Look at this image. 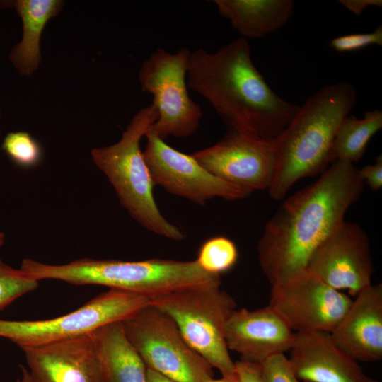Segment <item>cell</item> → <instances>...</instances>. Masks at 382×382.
Masks as SVG:
<instances>
[{
    "label": "cell",
    "mask_w": 382,
    "mask_h": 382,
    "mask_svg": "<svg viewBox=\"0 0 382 382\" xmlns=\"http://www.w3.org/2000/svg\"><path fill=\"white\" fill-rule=\"evenodd\" d=\"M364 184L354 163L336 160L318 180L281 204L265 224L257 247L271 287L306 269L313 252L345 220Z\"/></svg>",
    "instance_id": "obj_1"
},
{
    "label": "cell",
    "mask_w": 382,
    "mask_h": 382,
    "mask_svg": "<svg viewBox=\"0 0 382 382\" xmlns=\"http://www.w3.org/2000/svg\"><path fill=\"white\" fill-rule=\"evenodd\" d=\"M187 76V88L210 103L228 130L276 139L299 108L270 88L243 37L214 52H191Z\"/></svg>",
    "instance_id": "obj_2"
},
{
    "label": "cell",
    "mask_w": 382,
    "mask_h": 382,
    "mask_svg": "<svg viewBox=\"0 0 382 382\" xmlns=\"http://www.w3.org/2000/svg\"><path fill=\"white\" fill-rule=\"evenodd\" d=\"M357 100L354 86L339 81L319 89L299 106L276 138L277 166L270 197L282 199L299 180L324 172L333 162L332 144Z\"/></svg>",
    "instance_id": "obj_3"
},
{
    "label": "cell",
    "mask_w": 382,
    "mask_h": 382,
    "mask_svg": "<svg viewBox=\"0 0 382 382\" xmlns=\"http://www.w3.org/2000/svg\"><path fill=\"white\" fill-rule=\"evenodd\" d=\"M20 269L37 282L54 279L76 285H103L151 299L185 289L221 284L220 275L204 271L196 260L81 258L50 265L25 258Z\"/></svg>",
    "instance_id": "obj_4"
},
{
    "label": "cell",
    "mask_w": 382,
    "mask_h": 382,
    "mask_svg": "<svg viewBox=\"0 0 382 382\" xmlns=\"http://www.w3.org/2000/svg\"><path fill=\"white\" fill-rule=\"evenodd\" d=\"M153 103L140 109L131 119L116 143L93 148L94 165L107 177L122 206L139 224L161 236L182 241L185 233L161 213L154 197L153 183L140 141L157 120Z\"/></svg>",
    "instance_id": "obj_5"
},
{
    "label": "cell",
    "mask_w": 382,
    "mask_h": 382,
    "mask_svg": "<svg viewBox=\"0 0 382 382\" xmlns=\"http://www.w3.org/2000/svg\"><path fill=\"white\" fill-rule=\"evenodd\" d=\"M221 284L192 287L157 296L150 305L170 316L187 344L222 376L236 375L225 328L236 308Z\"/></svg>",
    "instance_id": "obj_6"
},
{
    "label": "cell",
    "mask_w": 382,
    "mask_h": 382,
    "mask_svg": "<svg viewBox=\"0 0 382 382\" xmlns=\"http://www.w3.org/2000/svg\"><path fill=\"white\" fill-rule=\"evenodd\" d=\"M150 302L151 298L146 296L109 289L76 310L57 318L40 320L0 319V337L21 348L69 340L123 321Z\"/></svg>",
    "instance_id": "obj_7"
},
{
    "label": "cell",
    "mask_w": 382,
    "mask_h": 382,
    "mask_svg": "<svg viewBox=\"0 0 382 382\" xmlns=\"http://www.w3.org/2000/svg\"><path fill=\"white\" fill-rule=\"evenodd\" d=\"M125 335L147 368L177 382H204L212 366L185 341L173 319L148 305L122 321Z\"/></svg>",
    "instance_id": "obj_8"
},
{
    "label": "cell",
    "mask_w": 382,
    "mask_h": 382,
    "mask_svg": "<svg viewBox=\"0 0 382 382\" xmlns=\"http://www.w3.org/2000/svg\"><path fill=\"white\" fill-rule=\"evenodd\" d=\"M190 53L187 47L175 53L158 48L139 71L141 88L153 96L152 103L158 112L149 131L163 140L169 136H190L199 125L202 109L189 96L186 82Z\"/></svg>",
    "instance_id": "obj_9"
},
{
    "label": "cell",
    "mask_w": 382,
    "mask_h": 382,
    "mask_svg": "<svg viewBox=\"0 0 382 382\" xmlns=\"http://www.w3.org/2000/svg\"><path fill=\"white\" fill-rule=\"evenodd\" d=\"M352 299L308 270L287 282L271 287L269 306L294 332H331Z\"/></svg>",
    "instance_id": "obj_10"
},
{
    "label": "cell",
    "mask_w": 382,
    "mask_h": 382,
    "mask_svg": "<svg viewBox=\"0 0 382 382\" xmlns=\"http://www.w3.org/2000/svg\"><path fill=\"white\" fill-rule=\"evenodd\" d=\"M212 175L251 192L270 187L276 170V139L228 130L215 144L192 154Z\"/></svg>",
    "instance_id": "obj_11"
},
{
    "label": "cell",
    "mask_w": 382,
    "mask_h": 382,
    "mask_svg": "<svg viewBox=\"0 0 382 382\" xmlns=\"http://www.w3.org/2000/svg\"><path fill=\"white\" fill-rule=\"evenodd\" d=\"M145 136L147 143L143 154L154 185L202 205L216 197L238 200L251 194L212 175L192 155L172 148L154 133L148 131Z\"/></svg>",
    "instance_id": "obj_12"
},
{
    "label": "cell",
    "mask_w": 382,
    "mask_h": 382,
    "mask_svg": "<svg viewBox=\"0 0 382 382\" xmlns=\"http://www.w3.org/2000/svg\"><path fill=\"white\" fill-rule=\"evenodd\" d=\"M306 270L332 288L356 296L371 284L368 235L358 224L345 219L313 252Z\"/></svg>",
    "instance_id": "obj_13"
},
{
    "label": "cell",
    "mask_w": 382,
    "mask_h": 382,
    "mask_svg": "<svg viewBox=\"0 0 382 382\" xmlns=\"http://www.w3.org/2000/svg\"><path fill=\"white\" fill-rule=\"evenodd\" d=\"M21 349L32 382H103L91 334Z\"/></svg>",
    "instance_id": "obj_14"
},
{
    "label": "cell",
    "mask_w": 382,
    "mask_h": 382,
    "mask_svg": "<svg viewBox=\"0 0 382 382\" xmlns=\"http://www.w3.org/2000/svg\"><path fill=\"white\" fill-rule=\"evenodd\" d=\"M289 352L301 382H378L336 345L330 332H295Z\"/></svg>",
    "instance_id": "obj_15"
},
{
    "label": "cell",
    "mask_w": 382,
    "mask_h": 382,
    "mask_svg": "<svg viewBox=\"0 0 382 382\" xmlns=\"http://www.w3.org/2000/svg\"><path fill=\"white\" fill-rule=\"evenodd\" d=\"M229 350L241 359L260 363L276 353L291 348L295 332L269 306L255 309H235L225 328Z\"/></svg>",
    "instance_id": "obj_16"
},
{
    "label": "cell",
    "mask_w": 382,
    "mask_h": 382,
    "mask_svg": "<svg viewBox=\"0 0 382 382\" xmlns=\"http://www.w3.org/2000/svg\"><path fill=\"white\" fill-rule=\"evenodd\" d=\"M330 335L336 345L356 361L381 360L382 284H371L358 293Z\"/></svg>",
    "instance_id": "obj_17"
},
{
    "label": "cell",
    "mask_w": 382,
    "mask_h": 382,
    "mask_svg": "<svg viewBox=\"0 0 382 382\" xmlns=\"http://www.w3.org/2000/svg\"><path fill=\"white\" fill-rule=\"evenodd\" d=\"M91 334L103 382H146L147 367L128 340L122 321Z\"/></svg>",
    "instance_id": "obj_18"
},
{
    "label": "cell",
    "mask_w": 382,
    "mask_h": 382,
    "mask_svg": "<svg viewBox=\"0 0 382 382\" xmlns=\"http://www.w3.org/2000/svg\"><path fill=\"white\" fill-rule=\"evenodd\" d=\"M219 15L243 38L263 37L284 27L291 18L292 0H214Z\"/></svg>",
    "instance_id": "obj_19"
},
{
    "label": "cell",
    "mask_w": 382,
    "mask_h": 382,
    "mask_svg": "<svg viewBox=\"0 0 382 382\" xmlns=\"http://www.w3.org/2000/svg\"><path fill=\"white\" fill-rule=\"evenodd\" d=\"M13 6L21 17L22 37L11 50L8 59L23 76H31L42 61L40 42L47 23L63 9L62 0H16Z\"/></svg>",
    "instance_id": "obj_20"
},
{
    "label": "cell",
    "mask_w": 382,
    "mask_h": 382,
    "mask_svg": "<svg viewBox=\"0 0 382 382\" xmlns=\"http://www.w3.org/2000/svg\"><path fill=\"white\" fill-rule=\"evenodd\" d=\"M382 128V111L372 110L362 119L347 116L340 123L332 144V158L354 163L364 156L371 137Z\"/></svg>",
    "instance_id": "obj_21"
},
{
    "label": "cell",
    "mask_w": 382,
    "mask_h": 382,
    "mask_svg": "<svg viewBox=\"0 0 382 382\" xmlns=\"http://www.w3.org/2000/svg\"><path fill=\"white\" fill-rule=\"evenodd\" d=\"M238 257L235 243L225 236H218L202 243L195 260L204 271L220 275L235 265Z\"/></svg>",
    "instance_id": "obj_22"
},
{
    "label": "cell",
    "mask_w": 382,
    "mask_h": 382,
    "mask_svg": "<svg viewBox=\"0 0 382 382\" xmlns=\"http://www.w3.org/2000/svg\"><path fill=\"white\" fill-rule=\"evenodd\" d=\"M1 147L15 164L25 168L36 166L42 157L40 143L27 132H9Z\"/></svg>",
    "instance_id": "obj_23"
},
{
    "label": "cell",
    "mask_w": 382,
    "mask_h": 382,
    "mask_svg": "<svg viewBox=\"0 0 382 382\" xmlns=\"http://www.w3.org/2000/svg\"><path fill=\"white\" fill-rule=\"evenodd\" d=\"M37 281L0 258V311L38 286Z\"/></svg>",
    "instance_id": "obj_24"
},
{
    "label": "cell",
    "mask_w": 382,
    "mask_h": 382,
    "mask_svg": "<svg viewBox=\"0 0 382 382\" xmlns=\"http://www.w3.org/2000/svg\"><path fill=\"white\" fill-rule=\"evenodd\" d=\"M262 382H301L284 353H276L260 363Z\"/></svg>",
    "instance_id": "obj_25"
},
{
    "label": "cell",
    "mask_w": 382,
    "mask_h": 382,
    "mask_svg": "<svg viewBox=\"0 0 382 382\" xmlns=\"http://www.w3.org/2000/svg\"><path fill=\"white\" fill-rule=\"evenodd\" d=\"M372 45H382L381 25L369 33L338 36L330 40L329 42V45L337 52H353Z\"/></svg>",
    "instance_id": "obj_26"
},
{
    "label": "cell",
    "mask_w": 382,
    "mask_h": 382,
    "mask_svg": "<svg viewBox=\"0 0 382 382\" xmlns=\"http://www.w3.org/2000/svg\"><path fill=\"white\" fill-rule=\"evenodd\" d=\"M359 175L362 181L374 190H378L382 186V156H378L374 164L366 165L359 169Z\"/></svg>",
    "instance_id": "obj_27"
},
{
    "label": "cell",
    "mask_w": 382,
    "mask_h": 382,
    "mask_svg": "<svg viewBox=\"0 0 382 382\" xmlns=\"http://www.w3.org/2000/svg\"><path fill=\"white\" fill-rule=\"evenodd\" d=\"M238 382H262L260 363L241 359L235 361Z\"/></svg>",
    "instance_id": "obj_28"
},
{
    "label": "cell",
    "mask_w": 382,
    "mask_h": 382,
    "mask_svg": "<svg viewBox=\"0 0 382 382\" xmlns=\"http://www.w3.org/2000/svg\"><path fill=\"white\" fill-rule=\"evenodd\" d=\"M339 3L356 16H360L369 7H381V0H340Z\"/></svg>",
    "instance_id": "obj_29"
},
{
    "label": "cell",
    "mask_w": 382,
    "mask_h": 382,
    "mask_svg": "<svg viewBox=\"0 0 382 382\" xmlns=\"http://www.w3.org/2000/svg\"><path fill=\"white\" fill-rule=\"evenodd\" d=\"M146 382H177V381L150 368H147Z\"/></svg>",
    "instance_id": "obj_30"
},
{
    "label": "cell",
    "mask_w": 382,
    "mask_h": 382,
    "mask_svg": "<svg viewBox=\"0 0 382 382\" xmlns=\"http://www.w3.org/2000/svg\"><path fill=\"white\" fill-rule=\"evenodd\" d=\"M21 374L16 381L13 382H32L27 368L24 366H20Z\"/></svg>",
    "instance_id": "obj_31"
},
{
    "label": "cell",
    "mask_w": 382,
    "mask_h": 382,
    "mask_svg": "<svg viewBox=\"0 0 382 382\" xmlns=\"http://www.w3.org/2000/svg\"><path fill=\"white\" fill-rule=\"evenodd\" d=\"M204 382H238L236 374L233 376L225 377L222 376L221 378L215 379L213 377L207 378Z\"/></svg>",
    "instance_id": "obj_32"
},
{
    "label": "cell",
    "mask_w": 382,
    "mask_h": 382,
    "mask_svg": "<svg viewBox=\"0 0 382 382\" xmlns=\"http://www.w3.org/2000/svg\"><path fill=\"white\" fill-rule=\"evenodd\" d=\"M5 241H6V236L5 234L0 231V249L3 247V245H4L5 243Z\"/></svg>",
    "instance_id": "obj_33"
},
{
    "label": "cell",
    "mask_w": 382,
    "mask_h": 382,
    "mask_svg": "<svg viewBox=\"0 0 382 382\" xmlns=\"http://www.w3.org/2000/svg\"><path fill=\"white\" fill-rule=\"evenodd\" d=\"M1 109H0V119H1ZM0 137H1V127H0Z\"/></svg>",
    "instance_id": "obj_34"
}]
</instances>
